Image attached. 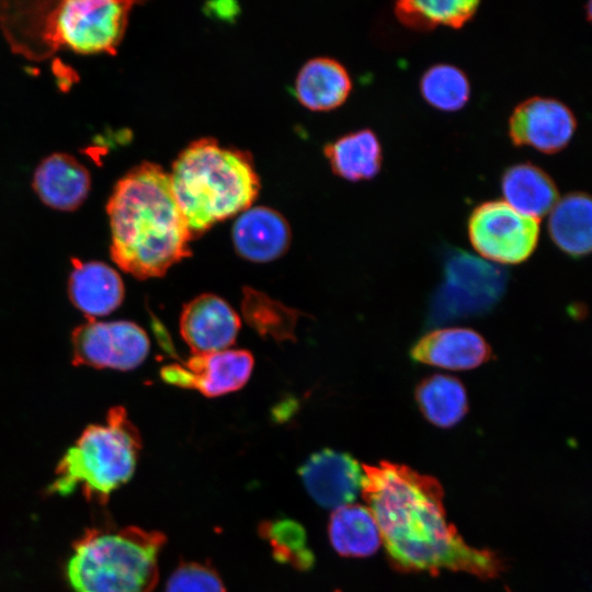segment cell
I'll list each match as a JSON object with an SVG mask.
<instances>
[{
    "mask_svg": "<svg viewBox=\"0 0 592 592\" xmlns=\"http://www.w3.org/2000/svg\"><path fill=\"white\" fill-rule=\"evenodd\" d=\"M352 81L348 70L329 57L307 61L299 70L295 93L298 101L312 111H329L349 96Z\"/></svg>",
    "mask_w": 592,
    "mask_h": 592,
    "instance_id": "cell-18",
    "label": "cell"
},
{
    "mask_svg": "<svg viewBox=\"0 0 592 592\" xmlns=\"http://www.w3.org/2000/svg\"><path fill=\"white\" fill-rule=\"evenodd\" d=\"M164 592H226L218 572L208 563L181 562L166 584Z\"/></svg>",
    "mask_w": 592,
    "mask_h": 592,
    "instance_id": "cell-28",
    "label": "cell"
},
{
    "mask_svg": "<svg viewBox=\"0 0 592 592\" xmlns=\"http://www.w3.org/2000/svg\"><path fill=\"white\" fill-rule=\"evenodd\" d=\"M506 273L462 249L444 255L443 280L430 300L426 322H445L483 315L502 298Z\"/></svg>",
    "mask_w": 592,
    "mask_h": 592,
    "instance_id": "cell-7",
    "label": "cell"
},
{
    "mask_svg": "<svg viewBox=\"0 0 592 592\" xmlns=\"http://www.w3.org/2000/svg\"><path fill=\"white\" fill-rule=\"evenodd\" d=\"M503 201L519 213L539 219L558 201L551 177L538 166L521 162L505 169L501 178Z\"/></svg>",
    "mask_w": 592,
    "mask_h": 592,
    "instance_id": "cell-19",
    "label": "cell"
},
{
    "mask_svg": "<svg viewBox=\"0 0 592 592\" xmlns=\"http://www.w3.org/2000/svg\"><path fill=\"white\" fill-rule=\"evenodd\" d=\"M325 152L334 173L349 181L374 178L383 163L380 141L371 129L346 134L329 144Z\"/></svg>",
    "mask_w": 592,
    "mask_h": 592,
    "instance_id": "cell-22",
    "label": "cell"
},
{
    "mask_svg": "<svg viewBox=\"0 0 592 592\" xmlns=\"http://www.w3.org/2000/svg\"><path fill=\"white\" fill-rule=\"evenodd\" d=\"M591 198L581 192L558 198L549 212V236L562 252L572 258H582L591 251Z\"/></svg>",
    "mask_w": 592,
    "mask_h": 592,
    "instance_id": "cell-20",
    "label": "cell"
},
{
    "mask_svg": "<svg viewBox=\"0 0 592 592\" xmlns=\"http://www.w3.org/2000/svg\"><path fill=\"white\" fill-rule=\"evenodd\" d=\"M415 363L451 371H468L486 363L491 349L485 338L469 328L449 327L420 337L410 349Z\"/></svg>",
    "mask_w": 592,
    "mask_h": 592,
    "instance_id": "cell-14",
    "label": "cell"
},
{
    "mask_svg": "<svg viewBox=\"0 0 592 592\" xmlns=\"http://www.w3.org/2000/svg\"><path fill=\"white\" fill-rule=\"evenodd\" d=\"M362 469L363 497L396 569L431 574L465 571L482 579L503 571L496 553L469 546L448 522L435 478L391 462Z\"/></svg>",
    "mask_w": 592,
    "mask_h": 592,
    "instance_id": "cell-1",
    "label": "cell"
},
{
    "mask_svg": "<svg viewBox=\"0 0 592 592\" xmlns=\"http://www.w3.org/2000/svg\"><path fill=\"white\" fill-rule=\"evenodd\" d=\"M232 242L243 259L265 263L284 254L291 243V229L286 219L265 206L249 207L241 212L232 227Z\"/></svg>",
    "mask_w": 592,
    "mask_h": 592,
    "instance_id": "cell-15",
    "label": "cell"
},
{
    "mask_svg": "<svg viewBox=\"0 0 592 592\" xmlns=\"http://www.w3.org/2000/svg\"><path fill=\"white\" fill-rule=\"evenodd\" d=\"M414 399L423 417L437 428L459 423L468 411V397L463 383L452 376L435 374L415 387Z\"/></svg>",
    "mask_w": 592,
    "mask_h": 592,
    "instance_id": "cell-23",
    "label": "cell"
},
{
    "mask_svg": "<svg viewBox=\"0 0 592 592\" xmlns=\"http://www.w3.org/2000/svg\"><path fill=\"white\" fill-rule=\"evenodd\" d=\"M479 1L475 0H403L395 4L398 20L406 26L426 31L439 25L462 27L476 13Z\"/></svg>",
    "mask_w": 592,
    "mask_h": 592,
    "instance_id": "cell-25",
    "label": "cell"
},
{
    "mask_svg": "<svg viewBox=\"0 0 592 592\" xmlns=\"http://www.w3.org/2000/svg\"><path fill=\"white\" fill-rule=\"evenodd\" d=\"M71 344L73 365L118 371L139 366L150 348L144 329L126 320H88L73 330Z\"/></svg>",
    "mask_w": 592,
    "mask_h": 592,
    "instance_id": "cell-9",
    "label": "cell"
},
{
    "mask_svg": "<svg viewBox=\"0 0 592 592\" xmlns=\"http://www.w3.org/2000/svg\"><path fill=\"white\" fill-rule=\"evenodd\" d=\"M259 534L272 548L276 561L291 565L297 570H309L314 554L307 547V536L303 525L291 519L264 521Z\"/></svg>",
    "mask_w": 592,
    "mask_h": 592,
    "instance_id": "cell-27",
    "label": "cell"
},
{
    "mask_svg": "<svg viewBox=\"0 0 592 592\" xmlns=\"http://www.w3.org/2000/svg\"><path fill=\"white\" fill-rule=\"evenodd\" d=\"M253 364L252 354L246 350L197 353L187 361L164 366L161 378L206 397H218L242 388L251 376Z\"/></svg>",
    "mask_w": 592,
    "mask_h": 592,
    "instance_id": "cell-10",
    "label": "cell"
},
{
    "mask_svg": "<svg viewBox=\"0 0 592 592\" xmlns=\"http://www.w3.org/2000/svg\"><path fill=\"white\" fill-rule=\"evenodd\" d=\"M141 440L123 407H113L104 424L87 426L57 464L48 493L69 496L81 490L99 504L134 475Z\"/></svg>",
    "mask_w": 592,
    "mask_h": 592,
    "instance_id": "cell-5",
    "label": "cell"
},
{
    "mask_svg": "<svg viewBox=\"0 0 592 592\" xmlns=\"http://www.w3.org/2000/svg\"><path fill=\"white\" fill-rule=\"evenodd\" d=\"M106 212L111 255L125 272L144 280L162 276L190 255L193 237L172 193L169 174L144 162L115 185Z\"/></svg>",
    "mask_w": 592,
    "mask_h": 592,
    "instance_id": "cell-2",
    "label": "cell"
},
{
    "mask_svg": "<svg viewBox=\"0 0 592 592\" xmlns=\"http://www.w3.org/2000/svg\"><path fill=\"white\" fill-rule=\"evenodd\" d=\"M468 237L485 259L501 264H519L537 247L539 223L512 208L503 200L479 204L468 218Z\"/></svg>",
    "mask_w": 592,
    "mask_h": 592,
    "instance_id": "cell-8",
    "label": "cell"
},
{
    "mask_svg": "<svg viewBox=\"0 0 592 592\" xmlns=\"http://www.w3.org/2000/svg\"><path fill=\"white\" fill-rule=\"evenodd\" d=\"M166 537L138 526H98L72 544L66 579L72 592H151Z\"/></svg>",
    "mask_w": 592,
    "mask_h": 592,
    "instance_id": "cell-4",
    "label": "cell"
},
{
    "mask_svg": "<svg viewBox=\"0 0 592 592\" xmlns=\"http://www.w3.org/2000/svg\"><path fill=\"white\" fill-rule=\"evenodd\" d=\"M238 314L221 297L202 294L190 300L180 316V333L194 354L227 350L240 329Z\"/></svg>",
    "mask_w": 592,
    "mask_h": 592,
    "instance_id": "cell-13",
    "label": "cell"
},
{
    "mask_svg": "<svg viewBox=\"0 0 592 592\" xmlns=\"http://www.w3.org/2000/svg\"><path fill=\"white\" fill-rule=\"evenodd\" d=\"M68 295L73 306L89 320L114 311L124 298L119 274L103 262L72 260Z\"/></svg>",
    "mask_w": 592,
    "mask_h": 592,
    "instance_id": "cell-17",
    "label": "cell"
},
{
    "mask_svg": "<svg viewBox=\"0 0 592 592\" xmlns=\"http://www.w3.org/2000/svg\"><path fill=\"white\" fill-rule=\"evenodd\" d=\"M18 10L14 34L39 43V52L66 47L79 54L114 53L121 43L134 2L66 0L34 3Z\"/></svg>",
    "mask_w": 592,
    "mask_h": 592,
    "instance_id": "cell-6",
    "label": "cell"
},
{
    "mask_svg": "<svg viewBox=\"0 0 592 592\" xmlns=\"http://www.w3.org/2000/svg\"><path fill=\"white\" fill-rule=\"evenodd\" d=\"M328 535L334 550L345 557L371 556L382 544L373 514L358 504L335 509L329 520Z\"/></svg>",
    "mask_w": 592,
    "mask_h": 592,
    "instance_id": "cell-21",
    "label": "cell"
},
{
    "mask_svg": "<svg viewBox=\"0 0 592 592\" xmlns=\"http://www.w3.org/2000/svg\"><path fill=\"white\" fill-rule=\"evenodd\" d=\"M576 128L573 112L554 98H528L514 107L509 118L512 143L544 153L562 150L570 143Z\"/></svg>",
    "mask_w": 592,
    "mask_h": 592,
    "instance_id": "cell-11",
    "label": "cell"
},
{
    "mask_svg": "<svg viewBox=\"0 0 592 592\" xmlns=\"http://www.w3.org/2000/svg\"><path fill=\"white\" fill-rule=\"evenodd\" d=\"M298 474L312 500L326 509L352 504L363 490L362 466L343 452L318 451L304 462Z\"/></svg>",
    "mask_w": 592,
    "mask_h": 592,
    "instance_id": "cell-12",
    "label": "cell"
},
{
    "mask_svg": "<svg viewBox=\"0 0 592 592\" xmlns=\"http://www.w3.org/2000/svg\"><path fill=\"white\" fill-rule=\"evenodd\" d=\"M32 184L44 204L70 212L77 209L88 196L91 179L87 168L75 157L55 152L37 166Z\"/></svg>",
    "mask_w": 592,
    "mask_h": 592,
    "instance_id": "cell-16",
    "label": "cell"
},
{
    "mask_svg": "<svg viewBox=\"0 0 592 592\" xmlns=\"http://www.w3.org/2000/svg\"><path fill=\"white\" fill-rule=\"evenodd\" d=\"M419 86L425 102L444 112L460 110L470 98L467 75L451 64H435L428 68Z\"/></svg>",
    "mask_w": 592,
    "mask_h": 592,
    "instance_id": "cell-26",
    "label": "cell"
},
{
    "mask_svg": "<svg viewBox=\"0 0 592 592\" xmlns=\"http://www.w3.org/2000/svg\"><path fill=\"white\" fill-rule=\"evenodd\" d=\"M169 179L193 236L249 208L260 187L251 158L210 138L181 151Z\"/></svg>",
    "mask_w": 592,
    "mask_h": 592,
    "instance_id": "cell-3",
    "label": "cell"
},
{
    "mask_svg": "<svg viewBox=\"0 0 592 592\" xmlns=\"http://www.w3.org/2000/svg\"><path fill=\"white\" fill-rule=\"evenodd\" d=\"M241 312L244 321L262 337L277 342L295 339L299 312L261 291L243 288Z\"/></svg>",
    "mask_w": 592,
    "mask_h": 592,
    "instance_id": "cell-24",
    "label": "cell"
}]
</instances>
